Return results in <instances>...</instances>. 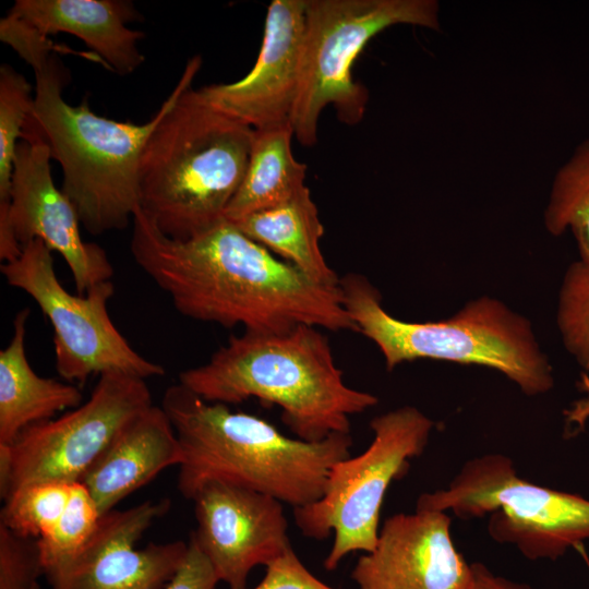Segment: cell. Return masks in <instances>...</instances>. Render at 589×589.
<instances>
[{"label":"cell","mask_w":589,"mask_h":589,"mask_svg":"<svg viewBox=\"0 0 589 589\" xmlns=\"http://www.w3.org/2000/svg\"><path fill=\"white\" fill-rule=\"evenodd\" d=\"M132 223L135 263L187 317L256 333L302 324L358 332L339 285L313 281L226 219L183 241L163 235L141 208Z\"/></svg>","instance_id":"obj_1"},{"label":"cell","mask_w":589,"mask_h":589,"mask_svg":"<svg viewBox=\"0 0 589 589\" xmlns=\"http://www.w3.org/2000/svg\"><path fill=\"white\" fill-rule=\"evenodd\" d=\"M192 57L139 168L140 208L166 237L188 240L225 220L247 171L254 129L203 101Z\"/></svg>","instance_id":"obj_2"},{"label":"cell","mask_w":589,"mask_h":589,"mask_svg":"<svg viewBox=\"0 0 589 589\" xmlns=\"http://www.w3.org/2000/svg\"><path fill=\"white\" fill-rule=\"evenodd\" d=\"M160 407L181 446L178 490L188 500L217 481L303 507L322 497L332 467L350 457V433L318 442L289 437L266 420L208 402L180 383L167 388Z\"/></svg>","instance_id":"obj_3"},{"label":"cell","mask_w":589,"mask_h":589,"mask_svg":"<svg viewBox=\"0 0 589 589\" xmlns=\"http://www.w3.org/2000/svg\"><path fill=\"white\" fill-rule=\"evenodd\" d=\"M179 383L208 402L276 405L285 425L308 442L350 433V417L378 402L345 383L327 336L305 324L231 335L206 363L182 371Z\"/></svg>","instance_id":"obj_4"},{"label":"cell","mask_w":589,"mask_h":589,"mask_svg":"<svg viewBox=\"0 0 589 589\" xmlns=\"http://www.w3.org/2000/svg\"><path fill=\"white\" fill-rule=\"evenodd\" d=\"M33 70L34 101L24 130L38 134L60 164L61 190L88 233L124 229L140 208L142 153L169 97L145 123L117 121L96 115L87 99L77 106L63 99L70 73L55 53Z\"/></svg>","instance_id":"obj_5"},{"label":"cell","mask_w":589,"mask_h":589,"mask_svg":"<svg viewBox=\"0 0 589 589\" xmlns=\"http://www.w3.org/2000/svg\"><path fill=\"white\" fill-rule=\"evenodd\" d=\"M339 287L358 332L378 348L388 371L431 359L493 369L527 396L545 394L554 385L531 322L496 298L481 296L444 320L408 322L384 309L380 291L365 276L347 274Z\"/></svg>","instance_id":"obj_6"},{"label":"cell","mask_w":589,"mask_h":589,"mask_svg":"<svg viewBox=\"0 0 589 589\" xmlns=\"http://www.w3.org/2000/svg\"><path fill=\"white\" fill-rule=\"evenodd\" d=\"M409 24L440 28L434 0H305L299 84L290 116L293 136L304 146L317 140L320 115L332 105L349 125L364 116L369 94L353 80L352 65L378 33Z\"/></svg>","instance_id":"obj_7"},{"label":"cell","mask_w":589,"mask_h":589,"mask_svg":"<svg viewBox=\"0 0 589 589\" xmlns=\"http://www.w3.org/2000/svg\"><path fill=\"white\" fill-rule=\"evenodd\" d=\"M416 509L489 515V534L531 561L556 560L589 539V500L518 477L496 453L467 461L446 489L421 494Z\"/></svg>","instance_id":"obj_8"},{"label":"cell","mask_w":589,"mask_h":589,"mask_svg":"<svg viewBox=\"0 0 589 589\" xmlns=\"http://www.w3.org/2000/svg\"><path fill=\"white\" fill-rule=\"evenodd\" d=\"M370 428L368 448L332 467L322 497L293 508L303 536L322 541L334 532L324 561L327 570L351 552L375 548L385 493L393 480L407 473L410 459L423 453L434 422L418 408L404 406L374 417Z\"/></svg>","instance_id":"obj_9"},{"label":"cell","mask_w":589,"mask_h":589,"mask_svg":"<svg viewBox=\"0 0 589 589\" xmlns=\"http://www.w3.org/2000/svg\"><path fill=\"white\" fill-rule=\"evenodd\" d=\"M7 283L27 293L53 329L56 370L68 382L123 373L146 380L165 374L163 365L141 356L116 327L108 312L115 292L111 280L84 294L69 292L55 271L52 252L35 239L13 261L1 264Z\"/></svg>","instance_id":"obj_10"},{"label":"cell","mask_w":589,"mask_h":589,"mask_svg":"<svg viewBox=\"0 0 589 589\" xmlns=\"http://www.w3.org/2000/svg\"><path fill=\"white\" fill-rule=\"evenodd\" d=\"M153 405L145 380L99 375L89 398L57 419L28 426L0 445V496L33 483L80 482L117 433Z\"/></svg>","instance_id":"obj_11"},{"label":"cell","mask_w":589,"mask_h":589,"mask_svg":"<svg viewBox=\"0 0 589 589\" xmlns=\"http://www.w3.org/2000/svg\"><path fill=\"white\" fill-rule=\"evenodd\" d=\"M47 143L25 130L16 148L8 225L0 232V259L15 260L22 248L38 239L67 262L79 294L111 280L113 268L106 252L85 242L70 200L53 182Z\"/></svg>","instance_id":"obj_12"},{"label":"cell","mask_w":589,"mask_h":589,"mask_svg":"<svg viewBox=\"0 0 589 589\" xmlns=\"http://www.w3.org/2000/svg\"><path fill=\"white\" fill-rule=\"evenodd\" d=\"M196 529L190 538L230 589H245L250 572L290 548L288 521L273 496L212 481L192 497Z\"/></svg>","instance_id":"obj_13"},{"label":"cell","mask_w":589,"mask_h":589,"mask_svg":"<svg viewBox=\"0 0 589 589\" xmlns=\"http://www.w3.org/2000/svg\"><path fill=\"white\" fill-rule=\"evenodd\" d=\"M169 507L168 500L145 501L103 514L80 553L48 579L52 589H164L184 561L188 543L140 549L135 543Z\"/></svg>","instance_id":"obj_14"},{"label":"cell","mask_w":589,"mask_h":589,"mask_svg":"<svg viewBox=\"0 0 589 589\" xmlns=\"http://www.w3.org/2000/svg\"><path fill=\"white\" fill-rule=\"evenodd\" d=\"M351 578L359 589H471L473 570L455 546L447 513L416 509L385 519Z\"/></svg>","instance_id":"obj_15"},{"label":"cell","mask_w":589,"mask_h":589,"mask_svg":"<svg viewBox=\"0 0 589 589\" xmlns=\"http://www.w3.org/2000/svg\"><path fill=\"white\" fill-rule=\"evenodd\" d=\"M305 24V0H273L263 43L252 70L240 81L196 89L214 109L251 127L290 123Z\"/></svg>","instance_id":"obj_16"},{"label":"cell","mask_w":589,"mask_h":589,"mask_svg":"<svg viewBox=\"0 0 589 589\" xmlns=\"http://www.w3.org/2000/svg\"><path fill=\"white\" fill-rule=\"evenodd\" d=\"M8 15L44 39L58 33L77 37L120 75L144 61L139 43L145 35L127 26L139 15L131 1L16 0Z\"/></svg>","instance_id":"obj_17"},{"label":"cell","mask_w":589,"mask_h":589,"mask_svg":"<svg viewBox=\"0 0 589 589\" xmlns=\"http://www.w3.org/2000/svg\"><path fill=\"white\" fill-rule=\"evenodd\" d=\"M181 459L168 416L160 406L152 405L117 433L80 482L103 515L166 468L179 466Z\"/></svg>","instance_id":"obj_18"},{"label":"cell","mask_w":589,"mask_h":589,"mask_svg":"<svg viewBox=\"0 0 589 589\" xmlns=\"http://www.w3.org/2000/svg\"><path fill=\"white\" fill-rule=\"evenodd\" d=\"M28 316L27 308L17 312L10 342L0 351V445L59 411L79 407L83 398L77 386L41 377L31 366L25 351Z\"/></svg>","instance_id":"obj_19"},{"label":"cell","mask_w":589,"mask_h":589,"mask_svg":"<svg viewBox=\"0 0 589 589\" xmlns=\"http://www.w3.org/2000/svg\"><path fill=\"white\" fill-rule=\"evenodd\" d=\"M229 223L313 281L339 285L320 247L324 227L308 187L283 204Z\"/></svg>","instance_id":"obj_20"},{"label":"cell","mask_w":589,"mask_h":589,"mask_svg":"<svg viewBox=\"0 0 589 589\" xmlns=\"http://www.w3.org/2000/svg\"><path fill=\"white\" fill-rule=\"evenodd\" d=\"M292 136L290 123L254 130L247 171L225 212L226 220L283 204L306 187V165L293 157Z\"/></svg>","instance_id":"obj_21"},{"label":"cell","mask_w":589,"mask_h":589,"mask_svg":"<svg viewBox=\"0 0 589 589\" xmlns=\"http://www.w3.org/2000/svg\"><path fill=\"white\" fill-rule=\"evenodd\" d=\"M549 233L567 229L577 243L579 261L589 264V139L579 144L557 171L544 212Z\"/></svg>","instance_id":"obj_22"},{"label":"cell","mask_w":589,"mask_h":589,"mask_svg":"<svg viewBox=\"0 0 589 589\" xmlns=\"http://www.w3.org/2000/svg\"><path fill=\"white\" fill-rule=\"evenodd\" d=\"M26 77L9 64L0 67V231L8 225L16 148L33 108Z\"/></svg>","instance_id":"obj_23"},{"label":"cell","mask_w":589,"mask_h":589,"mask_svg":"<svg viewBox=\"0 0 589 589\" xmlns=\"http://www.w3.org/2000/svg\"><path fill=\"white\" fill-rule=\"evenodd\" d=\"M73 482H39L14 491L1 509L0 524L35 539L49 536L71 497Z\"/></svg>","instance_id":"obj_24"},{"label":"cell","mask_w":589,"mask_h":589,"mask_svg":"<svg viewBox=\"0 0 589 589\" xmlns=\"http://www.w3.org/2000/svg\"><path fill=\"white\" fill-rule=\"evenodd\" d=\"M101 514L81 482H73L67 508L52 532L37 539L45 574L50 579L63 569L83 549Z\"/></svg>","instance_id":"obj_25"},{"label":"cell","mask_w":589,"mask_h":589,"mask_svg":"<svg viewBox=\"0 0 589 589\" xmlns=\"http://www.w3.org/2000/svg\"><path fill=\"white\" fill-rule=\"evenodd\" d=\"M556 324L565 349L589 371V264L572 263L558 291Z\"/></svg>","instance_id":"obj_26"},{"label":"cell","mask_w":589,"mask_h":589,"mask_svg":"<svg viewBox=\"0 0 589 589\" xmlns=\"http://www.w3.org/2000/svg\"><path fill=\"white\" fill-rule=\"evenodd\" d=\"M45 574L38 540L0 524V589H40Z\"/></svg>","instance_id":"obj_27"},{"label":"cell","mask_w":589,"mask_h":589,"mask_svg":"<svg viewBox=\"0 0 589 589\" xmlns=\"http://www.w3.org/2000/svg\"><path fill=\"white\" fill-rule=\"evenodd\" d=\"M247 589V588H245ZM252 589H334L311 574L292 546L266 566L263 579Z\"/></svg>","instance_id":"obj_28"},{"label":"cell","mask_w":589,"mask_h":589,"mask_svg":"<svg viewBox=\"0 0 589 589\" xmlns=\"http://www.w3.org/2000/svg\"><path fill=\"white\" fill-rule=\"evenodd\" d=\"M218 581L209 561L190 538L184 561L164 589H215Z\"/></svg>","instance_id":"obj_29"},{"label":"cell","mask_w":589,"mask_h":589,"mask_svg":"<svg viewBox=\"0 0 589 589\" xmlns=\"http://www.w3.org/2000/svg\"><path fill=\"white\" fill-rule=\"evenodd\" d=\"M576 386L582 397L564 410L565 429L568 435H575L585 429L589 420V375L581 372Z\"/></svg>","instance_id":"obj_30"},{"label":"cell","mask_w":589,"mask_h":589,"mask_svg":"<svg viewBox=\"0 0 589 589\" xmlns=\"http://www.w3.org/2000/svg\"><path fill=\"white\" fill-rule=\"evenodd\" d=\"M472 570L473 582L471 589H533L527 584L498 576L481 563H473Z\"/></svg>","instance_id":"obj_31"}]
</instances>
